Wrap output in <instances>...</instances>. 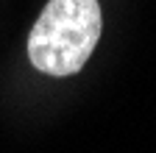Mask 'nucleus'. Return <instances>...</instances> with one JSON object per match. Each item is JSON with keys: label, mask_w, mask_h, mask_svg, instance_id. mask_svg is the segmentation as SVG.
I'll return each instance as SVG.
<instances>
[{"label": "nucleus", "mask_w": 156, "mask_h": 153, "mask_svg": "<svg viewBox=\"0 0 156 153\" xmlns=\"http://www.w3.org/2000/svg\"><path fill=\"white\" fill-rule=\"evenodd\" d=\"M103 17L98 0H48L28 36L31 64L53 78L81 70L101 39Z\"/></svg>", "instance_id": "obj_1"}]
</instances>
